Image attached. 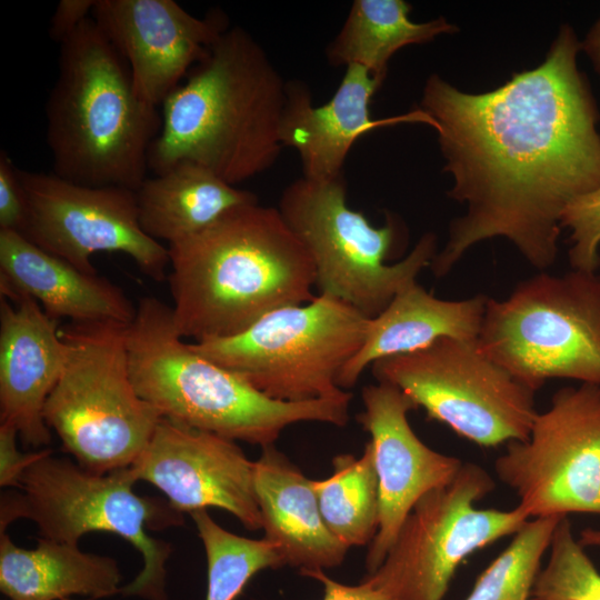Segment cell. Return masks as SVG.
Segmentation results:
<instances>
[{
    "label": "cell",
    "mask_w": 600,
    "mask_h": 600,
    "mask_svg": "<svg viewBox=\"0 0 600 600\" xmlns=\"http://www.w3.org/2000/svg\"><path fill=\"white\" fill-rule=\"evenodd\" d=\"M549 550L532 589L533 600H600V572L574 538L568 517L558 522Z\"/></svg>",
    "instance_id": "29"
},
{
    "label": "cell",
    "mask_w": 600,
    "mask_h": 600,
    "mask_svg": "<svg viewBox=\"0 0 600 600\" xmlns=\"http://www.w3.org/2000/svg\"><path fill=\"white\" fill-rule=\"evenodd\" d=\"M304 577L318 580L323 587L322 600H397L373 576L354 586L340 583L331 579L321 569L300 572Z\"/></svg>",
    "instance_id": "32"
},
{
    "label": "cell",
    "mask_w": 600,
    "mask_h": 600,
    "mask_svg": "<svg viewBox=\"0 0 600 600\" xmlns=\"http://www.w3.org/2000/svg\"><path fill=\"white\" fill-rule=\"evenodd\" d=\"M561 229L570 231L571 269L598 271L600 267V187L573 200L563 211Z\"/></svg>",
    "instance_id": "30"
},
{
    "label": "cell",
    "mask_w": 600,
    "mask_h": 600,
    "mask_svg": "<svg viewBox=\"0 0 600 600\" xmlns=\"http://www.w3.org/2000/svg\"><path fill=\"white\" fill-rule=\"evenodd\" d=\"M282 219L309 253L319 294L338 299L372 319L407 286L417 281L438 252L437 236L424 233L397 263H386L396 227L372 226L347 203L344 174L332 180L304 177L282 191Z\"/></svg>",
    "instance_id": "9"
},
{
    "label": "cell",
    "mask_w": 600,
    "mask_h": 600,
    "mask_svg": "<svg viewBox=\"0 0 600 600\" xmlns=\"http://www.w3.org/2000/svg\"><path fill=\"white\" fill-rule=\"evenodd\" d=\"M487 301L483 294L444 300L417 281L407 286L370 319L366 340L340 372L338 386L349 389L373 362L426 348L440 338L477 339Z\"/></svg>",
    "instance_id": "22"
},
{
    "label": "cell",
    "mask_w": 600,
    "mask_h": 600,
    "mask_svg": "<svg viewBox=\"0 0 600 600\" xmlns=\"http://www.w3.org/2000/svg\"><path fill=\"white\" fill-rule=\"evenodd\" d=\"M96 0H61L51 18L49 34L61 43L86 19L91 17Z\"/></svg>",
    "instance_id": "34"
},
{
    "label": "cell",
    "mask_w": 600,
    "mask_h": 600,
    "mask_svg": "<svg viewBox=\"0 0 600 600\" xmlns=\"http://www.w3.org/2000/svg\"><path fill=\"white\" fill-rule=\"evenodd\" d=\"M19 176L28 206L22 234L39 248L84 273H97L92 254L118 251L154 281L168 277V247L141 228L136 191L83 186L54 173L19 169Z\"/></svg>",
    "instance_id": "14"
},
{
    "label": "cell",
    "mask_w": 600,
    "mask_h": 600,
    "mask_svg": "<svg viewBox=\"0 0 600 600\" xmlns=\"http://www.w3.org/2000/svg\"><path fill=\"white\" fill-rule=\"evenodd\" d=\"M377 382L400 389L428 418L484 448L526 440L538 414L536 391L478 346L440 338L371 364Z\"/></svg>",
    "instance_id": "11"
},
{
    "label": "cell",
    "mask_w": 600,
    "mask_h": 600,
    "mask_svg": "<svg viewBox=\"0 0 600 600\" xmlns=\"http://www.w3.org/2000/svg\"><path fill=\"white\" fill-rule=\"evenodd\" d=\"M410 11L411 6L403 0H354L341 29L327 46L328 62L334 67H364L383 82L388 63L398 50L457 31L443 17L413 22Z\"/></svg>",
    "instance_id": "25"
},
{
    "label": "cell",
    "mask_w": 600,
    "mask_h": 600,
    "mask_svg": "<svg viewBox=\"0 0 600 600\" xmlns=\"http://www.w3.org/2000/svg\"><path fill=\"white\" fill-rule=\"evenodd\" d=\"M127 327L66 324L61 337L69 347L67 363L43 409L64 450L94 473L130 468L162 418L131 381Z\"/></svg>",
    "instance_id": "7"
},
{
    "label": "cell",
    "mask_w": 600,
    "mask_h": 600,
    "mask_svg": "<svg viewBox=\"0 0 600 600\" xmlns=\"http://www.w3.org/2000/svg\"><path fill=\"white\" fill-rule=\"evenodd\" d=\"M28 206L19 169L4 149L0 151V230L23 233Z\"/></svg>",
    "instance_id": "31"
},
{
    "label": "cell",
    "mask_w": 600,
    "mask_h": 600,
    "mask_svg": "<svg viewBox=\"0 0 600 600\" xmlns=\"http://www.w3.org/2000/svg\"><path fill=\"white\" fill-rule=\"evenodd\" d=\"M136 482L129 468L94 473L49 449L23 471L19 490L2 496L1 532L26 518L36 523L40 538L58 542L78 544L94 531L116 533L143 558V568L121 594L167 600L166 563L172 548L148 531L182 524L183 518L169 503L137 494Z\"/></svg>",
    "instance_id": "6"
},
{
    "label": "cell",
    "mask_w": 600,
    "mask_h": 600,
    "mask_svg": "<svg viewBox=\"0 0 600 600\" xmlns=\"http://www.w3.org/2000/svg\"><path fill=\"white\" fill-rule=\"evenodd\" d=\"M370 318L318 294L274 310L239 334L189 343L267 397L288 402L336 398L346 364L361 349Z\"/></svg>",
    "instance_id": "10"
},
{
    "label": "cell",
    "mask_w": 600,
    "mask_h": 600,
    "mask_svg": "<svg viewBox=\"0 0 600 600\" xmlns=\"http://www.w3.org/2000/svg\"><path fill=\"white\" fill-rule=\"evenodd\" d=\"M168 250L172 320L193 342L239 334L316 297L311 258L274 207H237Z\"/></svg>",
    "instance_id": "2"
},
{
    "label": "cell",
    "mask_w": 600,
    "mask_h": 600,
    "mask_svg": "<svg viewBox=\"0 0 600 600\" xmlns=\"http://www.w3.org/2000/svg\"><path fill=\"white\" fill-rule=\"evenodd\" d=\"M0 424L24 447L50 443L46 401L67 363L69 347L58 320L30 296L0 281Z\"/></svg>",
    "instance_id": "18"
},
{
    "label": "cell",
    "mask_w": 600,
    "mask_h": 600,
    "mask_svg": "<svg viewBox=\"0 0 600 600\" xmlns=\"http://www.w3.org/2000/svg\"><path fill=\"white\" fill-rule=\"evenodd\" d=\"M91 17L128 64L137 94L153 107L229 28L220 10L199 18L174 0H96Z\"/></svg>",
    "instance_id": "16"
},
{
    "label": "cell",
    "mask_w": 600,
    "mask_h": 600,
    "mask_svg": "<svg viewBox=\"0 0 600 600\" xmlns=\"http://www.w3.org/2000/svg\"><path fill=\"white\" fill-rule=\"evenodd\" d=\"M286 99L287 82L264 49L229 27L162 103L149 169L159 174L190 161L232 186L266 172L283 149Z\"/></svg>",
    "instance_id": "3"
},
{
    "label": "cell",
    "mask_w": 600,
    "mask_h": 600,
    "mask_svg": "<svg viewBox=\"0 0 600 600\" xmlns=\"http://www.w3.org/2000/svg\"><path fill=\"white\" fill-rule=\"evenodd\" d=\"M477 342L536 392L550 379L600 386V273L541 271L488 298Z\"/></svg>",
    "instance_id": "8"
},
{
    "label": "cell",
    "mask_w": 600,
    "mask_h": 600,
    "mask_svg": "<svg viewBox=\"0 0 600 600\" xmlns=\"http://www.w3.org/2000/svg\"><path fill=\"white\" fill-rule=\"evenodd\" d=\"M136 199L143 231L168 244L203 231L237 207L259 202L253 192L190 161L146 178L136 190Z\"/></svg>",
    "instance_id": "24"
},
{
    "label": "cell",
    "mask_w": 600,
    "mask_h": 600,
    "mask_svg": "<svg viewBox=\"0 0 600 600\" xmlns=\"http://www.w3.org/2000/svg\"><path fill=\"white\" fill-rule=\"evenodd\" d=\"M129 469L137 481L161 490L180 513L219 508L249 530L262 528L254 461L231 439L161 418Z\"/></svg>",
    "instance_id": "15"
},
{
    "label": "cell",
    "mask_w": 600,
    "mask_h": 600,
    "mask_svg": "<svg viewBox=\"0 0 600 600\" xmlns=\"http://www.w3.org/2000/svg\"><path fill=\"white\" fill-rule=\"evenodd\" d=\"M126 337L134 389L162 418L261 448L298 422H348L349 391L301 402L271 399L183 342L171 307L157 298L139 300Z\"/></svg>",
    "instance_id": "5"
},
{
    "label": "cell",
    "mask_w": 600,
    "mask_h": 600,
    "mask_svg": "<svg viewBox=\"0 0 600 600\" xmlns=\"http://www.w3.org/2000/svg\"><path fill=\"white\" fill-rule=\"evenodd\" d=\"M254 489L266 539L300 572L338 567L348 547L327 527L308 479L273 444L254 461Z\"/></svg>",
    "instance_id": "21"
},
{
    "label": "cell",
    "mask_w": 600,
    "mask_h": 600,
    "mask_svg": "<svg viewBox=\"0 0 600 600\" xmlns=\"http://www.w3.org/2000/svg\"><path fill=\"white\" fill-rule=\"evenodd\" d=\"M494 472L529 518L600 514V386L557 390L528 438L506 444Z\"/></svg>",
    "instance_id": "13"
},
{
    "label": "cell",
    "mask_w": 600,
    "mask_h": 600,
    "mask_svg": "<svg viewBox=\"0 0 600 600\" xmlns=\"http://www.w3.org/2000/svg\"><path fill=\"white\" fill-rule=\"evenodd\" d=\"M47 106L53 173L90 187L136 191L162 117L136 92L123 58L92 17L60 43Z\"/></svg>",
    "instance_id": "4"
},
{
    "label": "cell",
    "mask_w": 600,
    "mask_h": 600,
    "mask_svg": "<svg viewBox=\"0 0 600 600\" xmlns=\"http://www.w3.org/2000/svg\"><path fill=\"white\" fill-rule=\"evenodd\" d=\"M562 517L529 519L504 550L478 577L464 600H529L541 559Z\"/></svg>",
    "instance_id": "28"
},
{
    "label": "cell",
    "mask_w": 600,
    "mask_h": 600,
    "mask_svg": "<svg viewBox=\"0 0 600 600\" xmlns=\"http://www.w3.org/2000/svg\"><path fill=\"white\" fill-rule=\"evenodd\" d=\"M361 398L363 411L357 419L370 434L379 487L378 529L366 557L372 573L386 559L414 504L450 482L463 461L419 439L408 420L417 407L400 389L377 382L363 387Z\"/></svg>",
    "instance_id": "17"
},
{
    "label": "cell",
    "mask_w": 600,
    "mask_h": 600,
    "mask_svg": "<svg viewBox=\"0 0 600 600\" xmlns=\"http://www.w3.org/2000/svg\"><path fill=\"white\" fill-rule=\"evenodd\" d=\"M382 83L367 68L348 66L331 99L314 107L308 84L287 82L279 137L283 148L290 147L298 152L302 177L332 180L342 176L354 142L379 127L421 122L436 128L432 118L420 108L400 116L373 119L370 103Z\"/></svg>",
    "instance_id": "19"
},
{
    "label": "cell",
    "mask_w": 600,
    "mask_h": 600,
    "mask_svg": "<svg viewBox=\"0 0 600 600\" xmlns=\"http://www.w3.org/2000/svg\"><path fill=\"white\" fill-rule=\"evenodd\" d=\"M582 49L589 56L594 69L600 72V19L587 34Z\"/></svg>",
    "instance_id": "35"
},
{
    "label": "cell",
    "mask_w": 600,
    "mask_h": 600,
    "mask_svg": "<svg viewBox=\"0 0 600 600\" xmlns=\"http://www.w3.org/2000/svg\"><path fill=\"white\" fill-rule=\"evenodd\" d=\"M494 487L484 468L463 462L450 482L414 504L386 559L369 574L397 600H442L468 556L514 534L530 519L518 506L476 508Z\"/></svg>",
    "instance_id": "12"
},
{
    "label": "cell",
    "mask_w": 600,
    "mask_h": 600,
    "mask_svg": "<svg viewBox=\"0 0 600 600\" xmlns=\"http://www.w3.org/2000/svg\"><path fill=\"white\" fill-rule=\"evenodd\" d=\"M0 281L33 298L56 320L129 326L137 312L118 286L78 270L16 231L0 230Z\"/></svg>",
    "instance_id": "20"
},
{
    "label": "cell",
    "mask_w": 600,
    "mask_h": 600,
    "mask_svg": "<svg viewBox=\"0 0 600 600\" xmlns=\"http://www.w3.org/2000/svg\"><path fill=\"white\" fill-rule=\"evenodd\" d=\"M117 562L87 553L78 544L38 539L34 549L14 544L0 534V589L10 600H90L121 593Z\"/></svg>",
    "instance_id": "23"
},
{
    "label": "cell",
    "mask_w": 600,
    "mask_h": 600,
    "mask_svg": "<svg viewBox=\"0 0 600 600\" xmlns=\"http://www.w3.org/2000/svg\"><path fill=\"white\" fill-rule=\"evenodd\" d=\"M580 49L563 24L541 64L496 90L467 93L438 74L427 79L420 109L436 122L454 181L448 194L467 209L429 266L436 277L492 238L538 270L554 263L564 209L600 187L599 117Z\"/></svg>",
    "instance_id": "1"
},
{
    "label": "cell",
    "mask_w": 600,
    "mask_h": 600,
    "mask_svg": "<svg viewBox=\"0 0 600 600\" xmlns=\"http://www.w3.org/2000/svg\"><path fill=\"white\" fill-rule=\"evenodd\" d=\"M208 563L206 600H236L259 571L286 566L276 544L237 536L219 526L207 510L191 512Z\"/></svg>",
    "instance_id": "27"
},
{
    "label": "cell",
    "mask_w": 600,
    "mask_h": 600,
    "mask_svg": "<svg viewBox=\"0 0 600 600\" xmlns=\"http://www.w3.org/2000/svg\"><path fill=\"white\" fill-rule=\"evenodd\" d=\"M17 437L18 432L12 427L0 424V484L2 488H17L23 471L49 450L20 452L17 448Z\"/></svg>",
    "instance_id": "33"
},
{
    "label": "cell",
    "mask_w": 600,
    "mask_h": 600,
    "mask_svg": "<svg viewBox=\"0 0 600 600\" xmlns=\"http://www.w3.org/2000/svg\"><path fill=\"white\" fill-rule=\"evenodd\" d=\"M580 544L586 547L600 548V529L586 528L580 532Z\"/></svg>",
    "instance_id": "36"
},
{
    "label": "cell",
    "mask_w": 600,
    "mask_h": 600,
    "mask_svg": "<svg viewBox=\"0 0 600 600\" xmlns=\"http://www.w3.org/2000/svg\"><path fill=\"white\" fill-rule=\"evenodd\" d=\"M332 467L330 477L312 480L322 518L346 547L370 544L379 520V487L370 442L360 458L339 454Z\"/></svg>",
    "instance_id": "26"
}]
</instances>
